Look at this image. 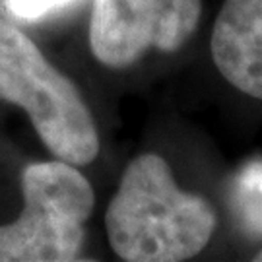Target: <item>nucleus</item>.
I'll use <instances>...</instances> for the list:
<instances>
[{"mask_svg": "<svg viewBox=\"0 0 262 262\" xmlns=\"http://www.w3.org/2000/svg\"><path fill=\"white\" fill-rule=\"evenodd\" d=\"M70 0H6L8 10L24 19H35L45 16L47 12L58 8V6H64Z\"/></svg>", "mask_w": 262, "mask_h": 262, "instance_id": "nucleus-7", "label": "nucleus"}, {"mask_svg": "<svg viewBox=\"0 0 262 262\" xmlns=\"http://www.w3.org/2000/svg\"><path fill=\"white\" fill-rule=\"evenodd\" d=\"M0 99L28 113L56 159L88 165L97 158V126L76 84L8 21H0Z\"/></svg>", "mask_w": 262, "mask_h": 262, "instance_id": "nucleus-2", "label": "nucleus"}, {"mask_svg": "<svg viewBox=\"0 0 262 262\" xmlns=\"http://www.w3.org/2000/svg\"><path fill=\"white\" fill-rule=\"evenodd\" d=\"M24 210L0 225V262L80 260L95 206L90 181L62 159L31 163L21 173Z\"/></svg>", "mask_w": 262, "mask_h": 262, "instance_id": "nucleus-3", "label": "nucleus"}, {"mask_svg": "<svg viewBox=\"0 0 262 262\" xmlns=\"http://www.w3.org/2000/svg\"><path fill=\"white\" fill-rule=\"evenodd\" d=\"M217 217L204 196L177 187L171 167L156 154L126 165L105 212L113 253L126 262H183L214 237Z\"/></svg>", "mask_w": 262, "mask_h": 262, "instance_id": "nucleus-1", "label": "nucleus"}, {"mask_svg": "<svg viewBox=\"0 0 262 262\" xmlns=\"http://www.w3.org/2000/svg\"><path fill=\"white\" fill-rule=\"evenodd\" d=\"M210 53L229 84L262 99V0H225L212 29Z\"/></svg>", "mask_w": 262, "mask_h": 262, "instance_id": "nucleus-5", "label": "nucleus"}, {"mask_svg": "<svg viewBox=\"0 0 262 262\" xmlns=\"http://www.w3.org/2000/svg\"><path fill=\"white\" fill-rule=\"evenodd\" d=\"M233 208L245 231L262 237V159L247 163L235 177Z\"/></svg>", "mask_w": 262, "mask_h": 262, "instance_id": "nucleus-6", "label": "nucleus"}, {"mask_svg": "<svg viewBox=\"0 0 262 262\" xmlns=\"http://www.w3.org/2000/svg\"><path fill=\"white\" fill-rule=\"evenodd\" d=\"M254 260H256V262H262V249L258 251V253H256V256H254Z\"/></svg>", "mask_w": 262, "mask_h": 262, "instance_id": "nucleus-8", "label": "nucleus"}, {"mask_svg": "<svg viewBox=\"0 0 262 262\" xmlns=\"http://www.w3.org/2000/svg\"><path fill=\"white\" fill-rule=\"evenodd\" d=\"M200 16V0H94L90 49L107 68H126L151 49H183L198 29Z\"/></svg>", "mask_w": 262, "mask_h": 262, "instance_id": "nucleus-4", "label": "nucleus"}]
</instances>
